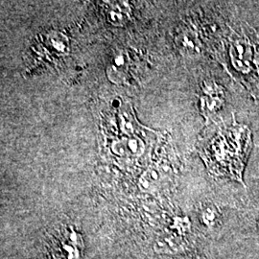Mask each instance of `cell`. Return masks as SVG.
Returning <instances> with one entry per match:
<instances>
[{
	"instance_id": "1",
	"label": "cell",
	"mask_w": 259,
	"mask_h": 259,
	"mask_svg": "<svg viewBox=\"0 0 259 259\" xmlns=\"http://www.w3.org/2000/svg\"><path fill=\"white\" fill-rule=\"evenodd\" d=\"M125 2H116V4L112 3L111 9L108 10V18L111 23L113 24H122L128 19L127 17V8L123 9Z\"/></svg>"
}]
</instances>
